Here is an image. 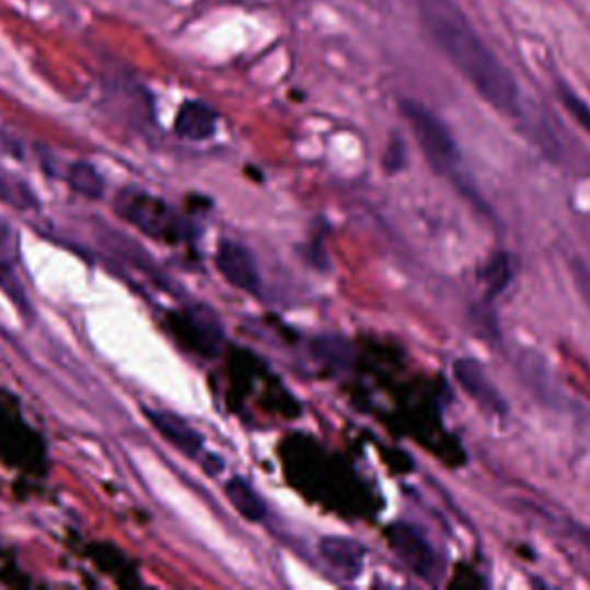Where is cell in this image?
<instances>
[{"label": "cell", "instance_id": "cell-1", "mask_svg": "<svg viewBox=\"0 0 590 590\" xmlns=\"http://www.w3.org/2000/svg\"><path fill=\"white\" fill-rule=\"evenodd\" d=\"M418 14L436 49L479 97L502 116L519 118L523 114L519 81L475 31L456 0H418Z\"/></svg>", "mask_w": 590, "mask_h": 590}, {"label": "cell", "instance_id": "cell-2", "mask_svg": "<svg viewBox=\"0 0 590 590\" xmlns=\"http://www.w3.org/2000/svg\"><path fill=\"white\" fill-rule=\"evenodd\" d=\"M402 114L410 125L413 137L418 141L429 166L439 176L452 178L459 171V164H462V152H459L456 139L446 120L418 100H404Z\"/></svg>", "mask_w": 590, "mask_h": 590}, {"label": "cell", "instance_id": "cell-3", "mask_svg": "<svg viewBox=\"0 0 590 590\" xmlns=\"http://www.w3.org/2000/svg\"><path fill=\"white\" fill-rule=\"evenodd\" d=\"M116 210L143 235L160 243H178L183 238V224L162 199L137 187H125L116 196Z\"/></svg>", "mask_w": 590, "mask_h": 590}, {"label": "cell", "instance_id": "cell-4", "mask_svg": "<svg viewBox=\"0 0 590 590\" xmlns=\"http://www.w3.org/2000/svg\"><path fill=\"white\" fill-rule=\"evenodd\" d=\"M171 331L181 337L187 348H194L196 354L204 356H217L224 339L220 319L215 316L212 310L204 308V304H194V308L173 314Z\"/></svg>", "mask_w": 590, "mask_h": 590}, {"label": "cell", "instance_id": "cell-5", "mask_svg": "<svg viewBox=\"0 0 590 590\" xmlns=\"http://www.w3.org/2000/svg\"><path fill=\"white\" fill-rule=\"evenodd\" d=\"M452 369L456 383L462 385V390L479 408L489 410L491 415H498V418H506L510 413V404L500 395L494 381L487 377L483 365L473 358H459Z\"/></svg>", "mask_w": 590, "mask_h": 590}, {"label": "cell", "instance_id": "cell-6", "mask_svg": "<svg viewBox=\"0 0 590 590\" xmlns=\"http://www.w3.org/2000/svg\"><path fill=\"white\" fill-rule=\"evenodd\" d=\"M215 264L217 270H220L222 277L233 284L235 289L252 296L261 293V273L256 258L245 245L235 243V240H222L215 254Z\"/></svg>", "mask_w": 590, "mask_h": 590}, {"label": "cell", "instance_id": "cell-7", "mask_svg": "<svg viewBox=\"0 0 590 590\" xmlns=\"http://www.w3.org/2000/svg\"><path fill=\"white\" fill-rule=\"evenodd\" d=\"M387 540L392 549H395V554L410 567L415 575L433 581V575H431L436 570L433 546L418 529L410 527V523H395V527L387 531Z\"/></svg>", "mask_w": 590, "mask_h": 590}, {"label": "cell", "instance_id": "cell-8", "mask_svg": "<svg viewBox=\"0 0 590 590\" xmlns=\"http://www.w3.org/2000/svg\"><path fill=\"white\" fill-rule=\"evenodd\" d=\"M146 418L173 448H178L183 454L199 456L204 452L201 433L196 431L187 420H183L181 415L162 410V408H146Z\"/></svg>", "mask_w": 590, "mask_h": 590}, {"label": "cell", "instance_id": "cell-9", "mask_svg": "<svg viewBox=\"0 0 590 590\" xmlns=\"http://www.w3.org/2000/svg\"><path fill=\"white\" fill-rule=\"evenodd\" d=\"M173 129L181 139L206 141L217 132V112L201 100H187L178 108Z\"/></svg>", "mask_w": 590, "mask_h": 590}, {"label": "cell", "instance_id": "cell-10", "mask_svg": "<svg viewBox=\"0 0 590 590\" xmlns=\"http://www.w3.org/2000/svg\"><path fill=\"white\" fill-rule=\"evenodd\" d=\"M323 560L344 575L346 579H356L365 565V546L351 537L327 535L319 544Z\"/></svg>", "mask_w": 590, "mask_h": 590}, {"label": "cell", "instance_id": "cell-11", "mask_svg": "<svg viewBox=\"0 0 590 590\" xmlns=\"http://www.w3.org/2000/svg\"><path fill=\"white\" fill-rule=\"evenodd\" d=\"M224 491H227V498L231 500V506L240 512V517H245L247 521H264L268 512L266 502L245 477H231L224 485Z\"/></svg>", "mask_w": 590, "mask_h": 590}, {"label": "cell", "instance_id": "cell-12", "mask_svg": "<svg viewBox=\"0 0 590 590\" xmlns=\"http://www.w3.org/2000/svg\"><path fill=\"white\" fill-rule=\"evenodd\" d=\"M14 264H16V238L12 229L0 220V287H3L16 302L26 304L24 289L16 284L14 277Z\"/></svg>", "mask_w": 590, "mask_h": 590}, {"label": "cell", "instance_id": "cell-13", "mask_svg": "<svg viewBox=\"0 0 590 590\" xmlns=\"http://www.w3.org/2000/svg\"><path fill=\"white\" fill-rule=\"evenodd\" d=\"M68 183L77 194L85 196V199H102L104 196V178L100 176V171L89 162L70 164Z\"/></svg>", "mask_w": 590, "mask_h": 590}, {"label": "cell", "instance_id": "cell-14", "mask_svg": "<svg viewBox=\"0 0 590 590\" xmlns=\"http://www.w3.org/2000/svg\"><path fill=\"white\" fill-rule=\"evenodd\" d=\"M556 91H558V100L565 106V112L575 118V123L583 129L586 135H590V106L586 104V100H581L565 81L556 83Z\"/></svg>", "mask_w": 590, "mask_h": 590}, {"label": "cell", "instance_id": "cell-15", "mask_svg": "<svg viewBox=\"0 0 590 590\" xmlns=\"http://www.w3.org/2000/svg\"><path fill=\"white\" fill-rule=\"evenodd\" d=\"M512 281V266L508 254H496L487 266V287L491 296H498L510 287Z\"/></svg>", "mask_w": 590, "mask_h": 590}, {"label": "cell", "instance_id": "cell-16", "mask_svg": "<svg viewBox=\"0 0 590 590\" xmlns=\"http://www.w3.org/2000/svg\"><path fill=\"white\" fill-rule=\"evenodd\" d=\"M570 268H572V281H575V287H577L581 300L586 302V308L590 310V268L583 264L581 258H575L572 264H570Z\"/></svg>", "mask_w": 590, "mask_h": 590}, {"label": "cell", "instance_id": "cell-17", "mask_svg": "<svg viewBox=\"0 0 590 590\" xmlns=\"http://www.w3.org/2000/svg\"><path fill=\"white\" fill-rule=\"evenodd\" d=\"M404 166V143L402 141H392V146L385 152V171L387 173H397Z\"/></svg>", "mask_w": 590, "mask_h": 590}]
</instances>
